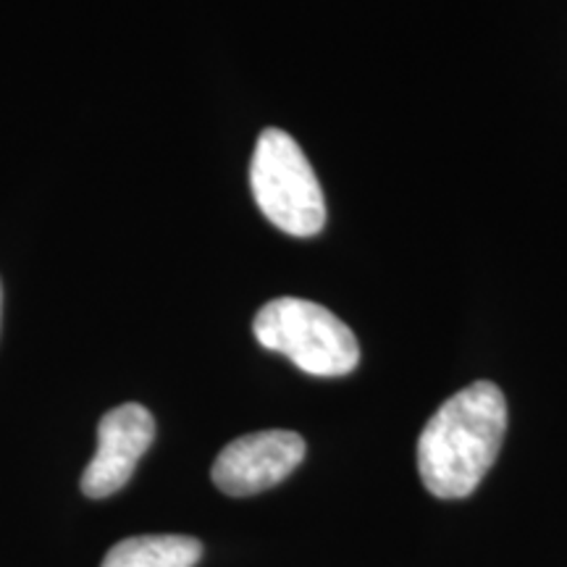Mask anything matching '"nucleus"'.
Instances as JSON below:
<instances>
[{
	"mask_svg": "<svg viewBox=\"0 0 567 567\" xmlns=\"http://www.w3.org/2000/svg\"><path fill=\"white\" fill-rule=\"evenodd\" d=\"M203 544L193 536H134L105 555L101 567H195Z\"/></svg>",
	"mask_w": 567,
	"mask_h": 567,
	"instance_id": "nucleus-6",
	"label": "nucleus"
},
{
	"mask_svg": "<svg viewBox=\"0 0 567 567\" xmlns=\"http://www.w3.org/2000/svg\"><path fill=\"white\" fill-rule=\"evenodd\" d=\"M155 421L151 410L126 402L113 408L97 423V452L82 473V492L90 499H105L130 484L140 457L151 450Z\"/></svg>",
	"mask_w": 567,
	"mask_h": 567,
	"instance_id": "nucleus-5",
	"label": "nucleus"
},
{
	"mask_svg": "<svg viewBox=\"0 0 567 567\" xmlns=\"http://www.w3.org/2000/svg\"><path fill=\"white\" fill-rule=\"evenodd\" d=\"M252 331L266 350L321 379L347 375L360 363V344L350 326L323 305L300 297L266 302L255 316Z\"/></svg>",
	"mask_w": 567,
	"mask_h": 567,
	"instance_id": "nucleus-2",
	"label": "nucleus"
},
{
	"mask_svg": "<svg viewBox=\"0 0 567 567\" xmlns=\"http://www.w3.org/2000/svg\"><path fill=\"white\" fill-rule=\"evenodd\" d=\"M305 460V439L295 431H258L234 439L213 463V484L229 496H252L281 484Z\"/></svg>",
	"mask_w": 567,
	"mask_h": 567,
	"instance_id": "nucleus-4",
	"label": "nucleus"
},
{
	"mask_svg": "<svg viewBox=\"0 0 567 567\" xmlns=\"http://www.w3.org/2000/svg\"><path fill=\"white\" fill-rule=\"evenodd\" d=\"M507 434V402L492 381L460 389L417 439V471L439 499H463L476 492L499 455Z\"/></svg>",
	"mask_w": 567,
	"mask_h": 567,
	"instance_id": "nucleus-1",
	"label": "nucleus"
},
{
	"mask_svg": "<svg viewBox=\"0 0 567 567\" xmlns=\"http://www.w3.org/2000/svg\"><path fill=\"white\" fill-rule=\"evenodd\" d=\"M250 187L258 208L276 229L292 237H316L326 224L321 182L308 155L284 130L268 126L255 142Z\"/></svg>",
	"mask_w": 567,
	"mask_h": 567,
	"instance_id": "nucleus-3",
	"label": "nucleus"
},
{
	"mask_svg": "<svg viewBox=\"0 0 567 567\" xmlns=\"http://www.w3.org/2000/svg\"><path fill=\"white\" fill-rule=\"evenodd\" d=\"M0 305H3V289H0Z\"/></svg>",
	"mask_w": 567,
	"mask_h": 567,
	"instance_id": "nucleus-7",
	"label": "nucleus"
}]
</instances>
